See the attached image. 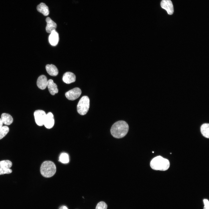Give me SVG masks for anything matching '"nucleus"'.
Listing matches in <instances>:
<instances>
[{
    "instance_id": "obj_2",
    "label": "nucleus",
    "mask_w": 209,
    "mask_h": 209,
    "mask_svg": "<svg viewBox=\"0 0 209 209\" xmlns=\"http://www.w3.org/2000/svg\"><path fill=\"white\" fill-rule=\"evenodd\" d=\"M150 166L153 170L164 171L169 168L170 163L168 159L159 156L152 159L150 163Z\"/></svg>"
},
{
    "instance_id": "obj_17",
    "label": "nucleus",
    "mask_w": 209,
    "mask_h": 209,
    "mask_svg": "<svg viewBox=\"0 0 209 209\" xmlns=\"http://www.w3.org/2000/svg\"><path fill=\"white\" fill-rule=\"evenodd\" d=\"M209 127L208 123H204L202 125L200 128L201 134L204 137L207 138H209Z\"/></svg>"
},
{
    "instance_id": "obj_26",
    "label": "nucleus",
    "mask_w": 209,
    "mask_h": 209,
    "mask_svg": "<svg viewBox=\"0 0 209 209\" xmlns=\"http://www.w3.org/2000/svg\"><path fill=\"white\" fill-rule=\"evenodd\" d=\"M203 209H209V206H204Z\"/></svg>"
},
{
    "instance_id": "obj_15",
    "label": "nucleus",
    "mask_w": 209,
    "mask_h": 209,
    "mask_svg": "<svg viewBox=\"0 0 209 209\" xmlns=\"http://www.w3.org/2000/svg\"><path fill=\"white\" fill-rule=\"evenodd\" d=\"M37 10L42 14L44 16H48L49 14V10L48 6L43 3H41L37 6Z\"/></svg>"
},
{
    "instance_id": "obj_5",
    "label": "nucleus",
    "mask_w": 209,
    "mask_h": 209,
    "mask_svg": "<svg viewBox=\"0 0 209 209\" xmlns=\"http://www.w3.org/2000/svg\"><path fill=\"white\" fill-rule=\"evenodd\" d=\"M46 115L45 112L42 110H37L35 111L34 115L35 122L37 125L39 126L44 125Z\"/></svg>"
},
{
    "instance_id": "obj_8",
    "label": "nucleus",
    "mask_w": 209,
    "mask_h": 209,
    "mask_svg": "<svg viewBox=\"0 0 209 209\" xmlns=\"http://www.w3.org/2000/svg\"><path fill=\"white\" fill-rule=\"evenodd\" d=\"M54 119L53 114L51 112H49L46 115L44 125L48 129L52 128L54 124Z\"/></svg>"
},
{
    "instance_id": "obj_6",
    "label": "nucleus",
    "mask_w": 209,
    "mask_h": 209,
    "mask_svg": "<svg viewBox=\"0 0 209 209\" xmlns=\"http://www.w3.org/2000/svg\"><path fill=\"white\" fill-rule=\"evenodd\" d=\"M81 93V90L79 88L76 87L66 92L65 95L68 100H73L79 98Z\"/></svg>"
},
{
    "instance_id": "obj_18",
    "label": "nucleus",
    "mask_w": 209,
    "mask_h": 209,
    "mask_svg": "<svg viewBox=\"0 0 209 209\" xmlns=\"http://www.w3.org/2000/svg\"><path fill=\"white\" fill-rule=\"evenodd\" d=\"M12 165V162L8 160L0 161V167L4 168H10Z\"/></svg>"
},
{
    "instance_id": "obj_25",
    "label": "nucleus",
    "mask_w": 209,
    "mask_h": 209,
    "mask_svg": "<svg viewBox=\"0 0 209 209\" xmlns=\"http://www.w3.org/2000/svg\"><path fill=\"white\" fill-rule=\"evenodd\" d=\"M3 124V123L2 121V120L1 119V118H0V129H1L2 127Z\"/></svg>"
},
{
    "instance_id": "obj_10",
    "label": "nucleus",
    "mask_w": 209,
    "mask_h": 209,
    "mask_svg": "<svg viewBox=\"0 0 209 209\" xmlns=\"http://www.w3.org/2000/svg\"><path fill=\"white\" fill-rule=\"evenodd\" d=\"M50 35L48 40L50 44L53 46H56L59 41V34L55 30H53Z\"/></svg>"
},
{
    "instance_id": "obj_1",
    "label": "nucleus",
    "mask_w": 209,
    "mask_h": 209,
    "mask_svg": "<svg viewBox=\"0 0 209 209\" xmlns=\"http://www.w3.org/2000/svg\"><path fill=\"white\" fill-rule=\"evenodd\" d=\"M129 129L127 123L125 121L120 120L115 122L111 129L112 135L117 138H121L127 134Z\"/></svg>"
},
{
    "instance_id": "obj_12",
    "label": "nucleus",
    "mask_w": 209,
    "mask_h": 209,
    "mask_svg": "<svg viewBox=\"0 0 209 209\" xmlns=\"http://www.w3.org/2000/svg\"><path fill=\"white\" fill-rule=\"evenodd\" d=\"M46 21L47 23L46 30L47 33H51L53 30H55L57 25L55 22L48 17L46 18Z\"/></svg>"
},
{
    "instance_id": "obj_14",
    "label": "nucleus",
    "mask_w": 209,
    "mask_h": 209,
    "mask_svg": "<svg viewBox=\"0 0 209 209\" xmlns=\"http://www.w3.org/2000/svg\"><path fill=\"white\" fill-rule=\"evenodd\" d=\"M46 69L48 73L50 75L56 76L58 73V71L56 67L53 64H47Z\"/></svg>"
},
{
    "instance_id": "obj_7",
    "label": "nucleus",
    "mask_w": 209,
    "mask_h": 209,
    "mask_svg": "<svg viewBox=\"0 0 209 209\" xmlns=\"http://www.w3.org/2000/svg\"><path fill=\"white\" fill-rule=\"evenodd\" d=\"M161 7L165 10L170 15L173 14L174 12L173 6L170 0H162L161 3Z\"/></svg>"
},
{
    "instance_id": "obj_20",
    "label": "nucleus",
    "mask_w": 209,
    "mask_h": 209,
    "mask_svg": "<svg viewBox=\"0 0 209 209\" xmlns=\"http://www.w3.org/2000/svg\"><path fill=\"white\" fill-rule=\"evenodd\" d=\"M9 130V127L6 126L2 127L0 129V140L3 138L8 134Z\"/></svg>"
},
{
    "instance_id": "obj_3",
    "label": "nucleus",
    "mask_w": 209,
    "mask_h": 209,
    "mask_svg": "<svg viewBox=\"0 0 209 209\" xmlns=\"http://www.w3.org/2000/svg\"><path fill=\"white\" fill-rule=\"evenodd\" d=\"M41 174L44 177L49 178L53 176L56 171L55 164L51 161H46L42 164L40 169Z\"/></svg>"
},
{
    "instance_id": "obj_4",
    "label": "nucleus",
    "mask_w": 209,
    "mask_h": 209,
    "mask_svg": "<svg viewBox=\"0 0 209 209\" xmlns=\"http://www.w3.org/2000/svg\"><path fill=\"white\" fill-rule=\"evenodd\" d=\"M90 106V100L87 96H82L80 99L77 106V110L81 115L86 114L89 110Z\"/></svg>"
},
{
    "instance_id": "obj_19",
    "label": "nucleus",
    "mask_w": 209,
    "mask_h": 209,
    "mask_svg": "<svg viewBox=\"0 0 209 209\" xmlns=\"http://www.w3.org/2000/svg\"><path fill=\"white\" fill-rule=\"evenodd\" d=\"M59 161L63 163H66L69 161L68 155L66 153H62L59 157Z\"/></svg>"
},
{
    "instance_id": "obj_22",
    "label": "nucleus",
    "mask_w": 209,
    "mask_h": 209,
    "mask_svg": "<svg viewBox=\"0 0 209 209\" xmlns=\"http://www.w3.org/2000/svg\"><path fill=\"white\" fill-rule=\"evenodd\" d=\"M12 172V170L10 168H4L0 167V175L5 174H10Z\"/></svg>"
},
{
    "instance_id": "obj_9",
    "label": "nucleus",
    "mask_w": 209,
    "mask_h": 209,
    "mask_svg": "<svg viewBox=\"0 0 209 209\" xmlns=\"http://www.w3.org/2000/svg\"><path fill=\"white\" fill-rule=\"evenodd\" d=\"M76 80V76L73 73L67 72H66L63 75L62 78L63 81L67 84L75 82Z\"/></svg>"
},
{
    "instance_id": "obj_21",
    "label": "nucleus",
    "mask_w": 209,
    "mask_h": 209,
    "mask_svg": "<svg viewBox=\"0 0 209 209\" xmlns=\"http://www.w3.org/2000/svg\"><path fill=\"white\" fill-rule=\"evenodd\" d=\"M107 206L104 201H100L97 204L96 209H107Z\"/></svg>"
},
{
    "instance_id": "obj_16",
    "label": "nucleus",
    "mask_w": 209,
    "mask_h": 209,
    "mask_svg": "<svg viewBox=\"0 0 209 209\" xmlns=\"http://www.w3.org/2000/svg\"><path fill=\"white\" fill-rule=\"evenodd\" d=\"M1 119L3 123L6 125H10L13 121L12 116L9 114L5 113L1 114Z\"/></svg>"
},
{
    "instance_id": "obj_24",
    "label": "nucleus",
    "mask_w": 209,
    "mask_h": 209,
    "mask_svg": "<svg viewBox=\"0 0 209 209\" xmlns=\"http://www.w3.org/2000/svg\"><path fill=\"white\" fill-rule=\"evenodd\" d=\"M59 209H68V208L66 206H63L60 207Z\"/></svg>"
},
{
    "instance_id": "obj_13",
    "label": "nucleus",
    "mask_w": 209,
    "mask_h": 209,
    "mask_svg": "<svg viewBox=\"0 0 209 209\" xmlns=\"http://www.w3.org/2000/svg\"><path fill=\"white\" fill-rule=\"evenodd\" d=\"M47 86L49 92L52 95H54L58 93V90L57 86L52 80L50 79L48 80Z\"/></svg>"
},
{
    "instance_id": "obj_11",
    "label": "nucleus",
    "mask_w": 209,
    "mask_h": 209,
    "mask_svg": "<svg viewBox=\"0 0 209 209\" xmlns=\"http://www.w3.org/2000/svg\"><path fill=\"white\" fill-rule=\"evenodd\" d=\"M48 80L46 77L44 75H42L38 78L37 84L39 88L43 90L47 86Z\"/></svg>"
},
{
    "instance_id": "obj_23",
    "label": "nucleus",
    "mask_w": 209,
    "mask_h": 209,
    "mask_svg": "<svg viewBox=\"0 0 209 209\" xmlns=\"http://www.w3.org/2000/svg\"><path fill=\"white\" fill-rule=\"evenodd\" d=\"M203 202L205 205V206H209V201L207 199H204L203 200Z\"/></svg>"
},
{
    "instance_id": "obj_27",
    "label": "nucleus",
    "mask_w": 209,
    "mask_h": 209,
    "mask_svg": "<svg viewBox=\"0 0 209 209\" xmlns=\"http://www.w3.org/2000/svg\"><path fill=\"white\" fill-rule=\"evenodd\" d=\"M153 152V153H154V152Z\"/></svg>"
}]
</instances>
